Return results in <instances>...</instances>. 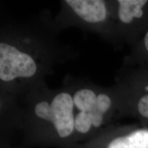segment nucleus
<instances>
[{
    "instance_id": "nucleus-1",
    "label": "nucleus",
    "mask_w": 148,
    "mask_h": 148,
    "mask_svg": "<svg viewBox=\"0 0 148 148\" xmlns=\"http://www.w3.org/2000/svg\"><path fill=\"white\" fill-rule=\"evenodd\" d=\"M14 107V123L30 145L73 148L100 134L114 108L112 90L85 79H69L50 89L42 83Z\"/></svg>"
},
{
    "instance_id": "nucleus-2",
    "label": "nucleus",
    "mask_w": 148,
    "mask_h": 148,
    "mask_svg": "<svg viewBox=\"0 0 148 148\" xmlns=\"http://www.w3.org/2000/svg\"><path fill=\"white\" fill-rule=\"evenodd\" d=\"M4 25L0 37V85L3 96L24 95L44 83L56 64L69 58L53 22Z\"/></svg>"
},
{
    "instance_id": "nucleus-3",
    "label": "nucleus",
    "mask_w": 148,
    "mask_h": 148,
    "mask_svg": "<svg viewBox=\"0 0 148 148\" xmlns=\"http://www.w3.org/2000/svg\"><path fill=\"white\" fill-rule=\"evenodd\" d=\"M114 1L106 0H65L55 21L56 27L77 26L108 40L114 21Z\"/></svg>"
},
{
    "instance_id": "nucleus-4",
    "label": "nucleus",
    "mask_w": 148,
    "mask_h": 148,
    "mask_svg": "<svg viewBox=\"0 0 148 148\" xmlns=\"http://www.w3.org/2000/svg\"><path fill=\"white\" fill-rule=\"evenodd\" d=\"M73 148H148V130L137 129L116 134L110 127L86 143Z\"/></svg>"
},
{
    "instance_id": "nucleus-5",
    "label": "nucleus",
    "mask_w": 148,
    "mask_h": 148,
    "mask_svg": "<svg viewBox=\"0 0 148 148\" xmlns=\"http://www.w3.org/2000/svg\"><path fill=\"white\" fill-rule=\"evenodd\" d=\"M147 0H118L114 5V20L123 25H130L135 19H140L144 15V8Z\"/></svg>"
},
{
    "instance_id": "nucleus-6",
    "label": "nucleus",
    "mask_w": 148,
    "mask_h": 148,
    "mask_svg": "<svg viewBox=\"0 0 148 148\" xmlns=\"http://www.w3.org/2000/svg\"><path fill=\"white\" fill-rule=\"evenodd\" d=\"M137 110L140 116L148 120V93L141 96L138 99Z\"/></svg>"
},
{
    "instance_id": "nucleus-7",
    "label": "nucleus",
    "mask_w": 148,
    "mask_h": 148,
    "mask_svg": "<svg viewBox=\"0 0 148 148\" xmlns=\"http://www.w3.org/2000/svg\"><path fill=\"white\" fill-rule=\"evenodd\" d=\"M143 42H144V46H145L146 50H147L148 52V31H147V32L145 34V36H144Z\"/></svg>"
},
{
    "instance_id": "nucleus-8",
    "label": "nucleus",
    "mask_w": 148,
    "mask_h": 148,
    "mask_svg": "<svg viewBox=\"0 0 148 148\" xmlns=\"http://www.w3.org/2000/svg\"><path fill=\"white\" fill-rule=\"evenodd\" d=\"M3 148H4V147H3Z\"/></svg>"
}]
</instances>
